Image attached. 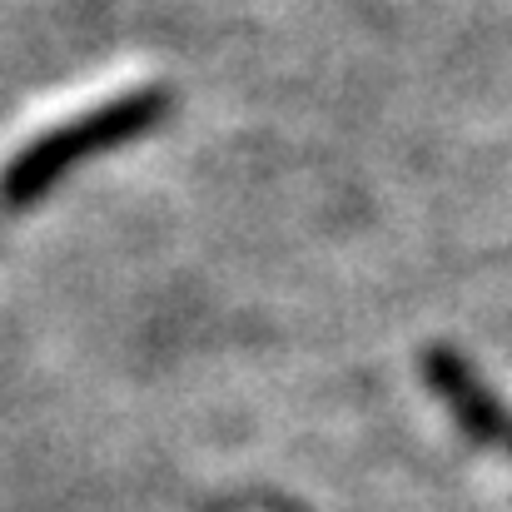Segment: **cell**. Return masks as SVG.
Segmentation results:
<instances>
[{
    "label": "cell",
    "mask_w": 512,
    "mask_h": 512,
    "mask_svg": "<svg viewBox=\"0 0 512 512\" xmlns=\"http://www.w3.org/2000/svg\"><path fill=\"white\" fill-rule=\"evenodd\" d=\"M423 378H428V388L448 403V413L458 418V428H463L468 438L498 443V448L512 443V418L503 413V403L488 393V383L468 368L463 353H453L448 343H433V348L423 353Z\"/></svg>",
    "instance_id": "1"
},
{
    "label": "cell",
    "mask_w": 512,
    "mask_h": 512,
    "mask_svg": "<svg viewBox=\"0 0 512 512\" xmlns=\"http://www.w3.org/2000/svg\"><path fill=\"white\" fill-rule=\"evenodd\" d=\"M160 95H130V100H115L110 110H100V115H90V120H80V125H70V130H60L55 140H45V145H35L30 155H25V165H20V189H30V184H40L50 170H60L70 155H80V150H100V145H115V140H125V135H140V130H150L155 120H160Z\"/></svg>",
    "instance_id": "2"
},
{
    "label": "cell",
    "mask_w": 512,
    "mask_h": 512,
    "mask_svg": "<svg viewBox=\"0 0 512 512\" xmlns=\"http://www.w3.org/2000/svg\"><path fill=\"white\" fill-rule=\"evenodd\" d=\"M508 448H512V443H508Z\"/></svg>",
    "instance_id": "3"
}]
</instances>
